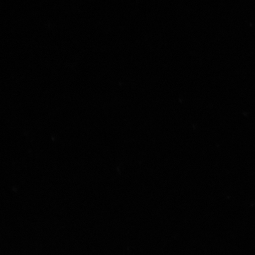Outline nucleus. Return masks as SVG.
Instances as JSON below:
<instances>
[]
</instances>
